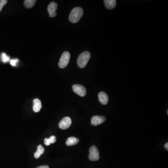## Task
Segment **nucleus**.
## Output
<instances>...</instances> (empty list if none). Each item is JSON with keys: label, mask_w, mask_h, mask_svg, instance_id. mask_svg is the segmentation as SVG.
Here are the masks:
<instances>
[{"label": "nucleus", "mask_w": 168, "mask_h": 168, "mask_svg": "<svg viewBox=\"0 0 168 168\" xmlns=\"http://www.w3.org/2000/svg\"><path fill=\"white\" fill-rule=\"evenodd\" d=\"M83 10L82 8L80 7L74 8L69 15V21L74 24L78 23L83 15Z\"/></svg>", "instance_id": "nucleus-1"}, {"label": "nucleus", "mask_w": 168, "mask_h": 168, "mask_svg": "<svg viewBox=\"0 0 168 168\" xmlns=\"http://www.w3.org/2000/svg\"><path fill=\"white\" fill-rule=\"evenodd\" d=\"M90 58V53L87 51L81 53L77 59V64L79 67L80 68H83L85 67L88 63Z\"/></svg>", "instance_id": "nucleus-2"}, {"label": "nucleus", "mask_w": 168, "mask_h": 168, "mask_svg": "<svg viewBox=\"0 0 168 168\" xmlns=\"http://www.w3.org/2000/svg\"><path fill=\"white\" fill-rule=\"evenodd\" d=\"M70 54L68 51H65L62 54L59 63V67L60 68L63 69L67 66L70 61Z\"/></svg>", "instance_id": "nucleus-3"}, {"label": "nucleus", "mask_w": 168, "mask_h": 168, "mask_svg": "<svg viewBox=\"0 0 168 168\" xmlns=\"http://www.w3.org/2000/svg\"><path fill=\"white\" fill-rule=\"evenodd\" d=\"M89 158L92 161H96L99 159V152L97 147L92 146L89 149Z\"/></svg>", "instance_id": "nucleus-4"}, {"label": "nucleus", "mask_w": 168, "mask_h": 168, "mask_svg": "<svg viewBox=\"0 0 168 168\" xmlns=\"http://www.w3.org/2000/svg\"><path fill=\"white\" fill-rule=\"evenodd\" d=\"M72 88L74 92L81 97H84L87 94L86 88L82 85L75 84L73 85Z\"/></svg>", "instance_id": "nucleus-5"}, {"label": "nucleus", "mask_w": 168, "mask_h": 168, "mask_svg": "<svg viewBox=\"0 0 168 168\" xmlns=\"http://www.w3.org/2000/svg\"><path fill=\"white\" fill-rule=\"evenodd\" d=\"M71 119L69 117L64 118L59 123V127L61 129L65 130L71 126Z\"/></svg>", "instance_id": "nucleus-6"}, {"label": "nucleus", "mask_w": 168, "mask_h": 168, "mask_svg": "<svg viewBox=\"0 0 168 168\" xmlns=\"http://www.w3.org/2000/svg\"><path fill=\"white\" fill-rule=\"evenodd\" d=\"M58 8V4L56 2L52 1L49 5L47 8L49 15L50 17H54L56 16V10Z\"/></svg>", "instance_id": "nucleus-7"}, {"label": "nucleus", "mask_w": 168, "mask_h": 168, "mask_svg": "<svg viewBox=\"0 0 168 168\" xmlns=\"http://www.w3.org/2000/svg\"><path fill=\"white\" fill-rule=\"evenodd\" d=\"M106 121V118L104 116L95 115L91 119V123L94 126H98L102 124Z\"/></svg>", "instance_id": "nucleus-8"}, {"label": "nucleus", "mask_w": 168, "mask_h": 168, "mask_svg": "<svg viewBox=\"0 0 168 168\" xmlns=\"http://www.w3.org/2000/svg\"><path fill=\"white\" fill-rule=\"evenodd\" d=\"M99 99L102 105H106L108 102V97L104 92H101L98 94Z\"/></svg>", "instance_id": "nucleus-9"}, {"label": "nucleus", "mask_w": 168, "mask_h": 168, "mask_svg": "<svg viewBox=\"0 0 168 168\" xmlns=\"http://www.w3.org/2000/svg\"><path fill=\"white\" fill-rule=\"evenodd\" d=\"M33 109L34 112L36 113L39 112L42 108V104L41 102L39 99H35L33 101Z\"/></svg>", "instance_id": "nucleus-10"}, {"label": "nucleus", "mask_w": 168, "mask_h": 168, "mask_svg": "<svg viewBox=\"0 0 168 168\" xmlns=\"http://www.w3.org/2000/svg\"><path fill=\"white\" fill-rule=\"evenodd\" d=\"M104 2L105 6L108 9H113L116 7V1L115 0H105Z\"/></svg>", "instance_id": "nucleus-11"}, {"label": "nucleus", "mask_w": 168, "mask_h": 168, "mask_svg": "<svg viewBox=\"0 0 168 168\" xmlns=\"http://www.w3.org/2000/svg\"><path fill=\"white\" fill-rule=\"evenodd\" d=\"M79 142V140L74 137H70L68 138L66 141V144L68 146L75 145Z\"/></svg>", "instance_id": "nucleus-12"}, {"label": "nucleus", "mask_w": 168, "mask_h": 168, "mask_svg": "<svg viewBox=\"0 0 168 168\" xmlns=\"http://www.w3.org/2000/svg\"><path fill=\"white\" fill-rule=\"evenodd\" d=\"M36 2V0H25L24 1V5L26 8L31 9L35 5Z\"/></svg>", "instance_id": "nucleus-13"}, {"label": "nucleus", "mask_w": 168, "mask_h": 168, "mask_svg": "<svg viewBox=\"0 0 168 168\" xmlns=\"http://www.w3.org/2000/svg\"><path fill=\"white\" fill-rule=\"evenodd\" d=\"M1 60L3 62L6 63L9 61L10 58L5 53H2V55H1Z\"/></svg>", "instance_id": "nucleus-14"}, {"label": "nucleus", "mask_w": 168, "mask_h": 168, "mask_svg": "<svg viewBox=\"0 0 168 168\" xmlns=\"http://www.w3.org/2000/svg\"><path fill=\"white\" fill-rule=\"evenodd\" d=\"M36 151L38 152H39V153L41 155L44 153V148H43V146H42L41 145H39L38 146V147H37V151Z\"/></svg>", "instance_id": "nucleus-15"}, {"label": "nucleus", "mask_w": 168, "mask_h": 168, "mask_svg": "<svg viewBox=\"0 0 168 168\" xmlns=\"http://www.w3.org/2000/svg\"><path fill=\"white\" fill-rule=\"evenodd\" d=\"M7 0H0V12L1 11L2 8L7 4Z\"/></svg>", "instance_id": "nucleus-16"}, {"label": "nucleus", "mask_w": 168, "mask_h": 168, "mask_svg": "<svg viewBox=\"0 0 168 168\" xmlns=\"http://www.w3.org/2000/svg\"><path fill=\"white\" fill-rule=\"evenodd\" d=\"M19 61L18 59H12V60L10 61V64H11L12 66H15L16 65V64H17V62Z\"/></svg>", "instance_id": "nucleus-17"}, {"label": "nucleus", "mask_w": 168, "mask_h": 168, "mask_svg": "<svg viewBox=\"0 0 168 168\" xmlns=\"http://www.w3.org/2000/svg\"><path fill=\"white\" fill-rule=\"evenodd\" d=\"M49 139L50 140L51 143H54L56 141V138L55 136H51Z\"/></svg>", "instance_id": "nucleus-18"}, {"label": "nucleus", "mask_w": 168, "mask_h": 168, "mask_svg": "<svg viewBox=\"0 0 168 168\" xmlns=\"http://www.w3.org/2000/svg\"><path fill=\"white\" fill-rule=\"evenodd\" d=\"M44 143L46 146H49L51 144L49 138H45V139H44Z\"/></svg>", "instance_id": "nucleus-19"}, {"label": "nucleus", "mask_w": 168, "mask_h": 168, "mask_svg": "<svg viewBox=\"0 0 168 168\" xmlns=\"http://www.w3.org/2000/svg\"><path fill=\"white\" fill-rule=\"evenodd\" d=\"M40 156V154L38 152H37V151H36V152L35 153V154H34V157H35V158H36V159H38V158H39Z\"/></svg>", "instance_id": "nucleus-20"}, {"label": "nucleus", "mask_w": 168, "mask_h": 168, "mask_svg": "<svg viewBox=\"0 0 168 168\" xmlns=\"http://www.w3.org/2000/svg\"><path fill=\"white\" fill-rule=\"evenodd\" d=\"M36 168H49V167L47 165H43V166H39Z\"/></svg>", "instance_id": "nucleus-21"}, {"label": "nucleus", "mask_w": 168, "mask_h": 168, "mask_svg": "<svg viewBox=\"0 0 168 168\" xmlns=\"http://www.w3.org/2000/svg\"><path fill=\"white\" fill-rule=\"evenodd\" d=\"M164 147H165V149H167V150H168V142H167V143H166V144H165Z\"/></svg>", "instance_id": "nucleus-22"}]
</instances>
